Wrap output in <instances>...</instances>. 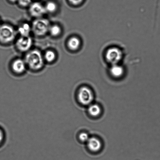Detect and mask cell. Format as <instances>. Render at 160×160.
I'll use <instances>...</instances> for the list:
<instances>
[{
    "label": "cell",
    "mask_w": 160,
    "mask_h": 160,
    "mask_svg": "<svg viewBox=\"0 0 160 160\" xmlns=\"http://www.w3.org/2000/svg\"><path fill=\"white\" fill-rule=\"evenodd\" d=\"M90 137L89 134L85 132H80L78 134L77 137L78 141L82 143H85V142L86 143Z\"/></svg>",
    "instance_id": "obj_15"
},
{
    "label": "cell",
    "mask_w": 160,
    "mask_h": 160,
    "mask_svg": "<svg viewBox=\"0 0 160 160\" xmlns=\"http://www.w3.org/2000/svg\"><path fill=\"white\" fill-rule=\"evenodd\" d=\"M80 45H81V41L77 37H72L68 41V46L71 50H77L79 48Z\"/></svg>",
    "instance_id": "obj_13"
},
{
    "label": "cell",
    "mask_w": 160,
    "mask_h": 160,
    "mask_svg": "<svg viewBox=\"0 0 160 160\" xmlns=\"http://www.w3.org/2000/svg\"><path fill=\"white\" fill-rule=\"evenodd\" d=\"M45 58L46 60L48 62H52L55 59V53L52 51H48L45 53Z\"/></svg>",
    "instance_id": "obj_18"
},
{
    "label": "cell",
    "mask_w": 160,
    "mask_h": 160,
    "mask_svg": "<svg viewBox=\"0 0 160 160\" xmlns=\"http://www.w3.org/2000/svg\"><path fill=\"white\" fill-rule=\"evenodd\" d=\"M86 143L88 148L91 151L97 152L101 149L102 146L101 142L97 137L89 138L88 141Z\"/></svg>",
    "instance_id": "obj_8"
},
{
    "label": "cell",
    "mask_w": 160,
    "mask_h": 160,
    "mask_svg": "<svg viewBox=\"0 0 160 160\" xmlns=\"http://www.w3.org/2000/svg\"><path fill=\"white\" fill-rule=\"evenodd\" d=\"M32 45V40L30 37H22L18 39L16 42L17 48L22 51L29 50Z\"/></svg>",
    "instance_id": "obj_6"
},
{
    "label": "cell",
    "mask_w": 160,
    "mask_h": 160,
    "mask_svg": "<svg viewBox=\"0 0 160 160\" xmlns=\"http://www.w3.org/2000/svg\"><path fill=\"white\" fill-rule=\"evenodd\" d=\"M75 98L78 103L81 106H89L93 101L94 94L90 88L83 86L77 90Z\"/></svg>",
    "instance_id": "obj_1"
},
{
    "label": "cell",
    "mask_w": 160,
    "mask_h": 160,
    "mask_svg": "<svg viewBox=\"0 0 160 160\" xmlns=\"http://www.w3.org/2000/svg\"><path fill=\"white\" fill-rule=\"evenodd\" d=\"M25 61L29 67L34 70H38L41 68L44 64L41 53L37 50L29 52L26 55Z\"/></svg>",
    "instance_id": "obj_2"
},
{
    "label": "cell",
    "mask_w": 160,
    "mask_h": 160,
    "mask_svg": "<svg viewBox=\"0 0 160 160\" xmlns=\"http://www.w3.org/2000/svg\"><path fill=\"white\" fill-rule=\"evenodd\" d=\"M110 72L114 78H118L123 76L124 70L122 66L118 65V64H114L111 66Z\"/></svg>",
    "instance_id": "obj_9"
},
{
    "label": "cell",
    "mask_w": 160,
    "mask_h": 160,
    "mask_svg": "<svg viewBox=\"0 0 160 160\" xmlns=\"http://www.w3.org/2000/svg\"></svg>",
    "instance_id": "obj_22"
},
{
    "label": "cell",
    "mask_w": 160,
    "mask_h": 160,
    "mask_svg": "<svg viewBox=\"0 0 160 160\" xmlns=\"http://www.w3.org/2000/svg\"><path fill=\"white\" fill-rule=\"evenodd\" d=\"M29 11L32 16L36 17H40L46 12L45 6L38 2L34 3L31 4Z\"/></svg>",
    "instance_id": "obj_7"
},
{
    "label": "cell",
    "mask_w": 160,
    "mask_h": 160,
    "mask_svg": "<svg viewBox=\"0 0 160 160\" xmlns=\"http://www.w3.org/2000/svg\"><path fill=\"white\" fill-rule=\"evenodd\" d=\"M9 1L12 3H15L16 2L18 1V0H9Z\"/></svg>",
    "instance_id": "obj_21"
},
{
    "label": "cell",
    "mask_w": 160,
    "mask_h": 160,
    "mask_svg": "<svg viewBox=\"0 0 160 160\" xmlns=\"http://www.w3.org/2000/svg\"><path fill=\"white\" fill-rule=\"evenodd\" d=\"M31 30L32 28L29 24L25 23L18 28V31L22 37H29Z\"/></svg>",
    "instance_id": "obj_12"
},
{
    "label": "cell",
    "mask_w": 160,
    "mask_h": 160,
    "mask_svg": "<svg viewBox=\"0 0 160 160\" xmlns=\"http://www.w3.org/2000/svg\"><path fill=\"white\" fill-rule=\"evenodd\" d=\"M12 69L17 73H23L26 70V64L24 61L21 59H17L12 64Z\"/></svg>",
    "instance_id": "obj_10"
},
{
    "label": "cell",
    "mask_w": 160,
    "mask_h": 160,
    "mask_svg": "<svg viewBox=\"0 0 160 160\" xmlns=\"http://www.w3.org/2000/svg\"><path fill=\"white\" fill-rule=\"evenodd\" d=\"M88 113L92 117H97L101 114L102 110L100 106L97 104L92 103L88 106Z\"/></svg>",
    "instance_id": "obj_11"
},
{
    "label": "cell",
    "mask_w": 160,
    "mask_h": 160,
    "mask_svg": "<svg viewBox=\"0 0 160 160\" xmlns=\"http://www.w3.org/2000/svg\"><path fill=\"white\" fill-rule=\"evenodd\" d=\"M49 22L45 19L39 18L34 20L32 23V30L34 34L38 36H43L49 31Z\"/></svg>",
    "instance_id": "obj_3"
},
{
    "label": "cell",
    "mask_w": 160,
    "mask_h": 160,
    "mask_svg": "<svg viewBox=\"0 0 160 160\" xmlns=\"http://www.w3.org/2000/svg\"><path fill=\"white\" fill-rule=\"evenodd\" d=\"M15 31L13 28L8 25L0 26V41L8 43L15 38Z\"/></svg>",
    "instance_id": "obj_4"
},
{
    "label": "cell",
    "mask_w": 160,
    "mask_h": 160,
    "mask_svg": "<svg viewBox=\"0 0 160 160\" xmlns=\"http://www.w3.org/2000/svg\"><path fill=\"white\" fill-rule=\"evenodd\" d=\"M19 4L22 6H27L31 4V0H18Z\"/></svg>",
    "instance_id": "obj_19"
},
{
    "label": "cell",
    "mask_w": 160,
    "mask_h": 160,
    "mask_svg": "<svg viewBox=\"0 0 160 160\" xmlns=\"http://www.w3.org/2000/svg\"><path fill=\"white\" fill-rule=\"evenodd\" d=\"M45 8L46 12L53 13L55 12L57 6L55 3L50 1L47 3Z\"/></svg>",
    "instance_id": "obj_16"
},
{
    "label": "cell",
    "mask_w": 160,
    "mask_h": 160,
    "mask_svg": "<svg viewBox=\"0 0 160 160\" xmlns=\"http://www.w3.org/2000/svg\"><path fill=\"white\" fill-rule=\"evenodd\" d=\"M7 135L5 130L0 124V149L4 146L6 143Z\"/></svg>",
    "instance_id": "obj_14"
},
{
    "label": "cell",
    "mask_w": 160,
    "mask_h": 160,
    "mask_svg": "<svg viewBox=\"0 0 160 160\" xmlns=\"http://www.w3.org/2000/svg\"><path fill=\"white\" fill-rule=\"evenodd\" d=\"M123 57V54L120 49L116 47L108 49L106 53L107 61L111 65L118 64Z\"/></svg>",
    "instance_id": "obj_5"
},
{
    "label": "cell",
    "mask_w": 160,
    "mask_h": 160,
    "mask_svg": "<svg viewBox=\"0 0 160 160\" xmlns=\"http://www.w3.org/2000/svg\"><path fill=\"white\" fill-rule=\"evenodd\" d=\"M85 0H69L70 3L75 6H78L82 4Z\"/></svg>",
    "instance_id": "obj_20"
},
{
    "label": "cell",
    "mask_w": 160,
    "mask_h": 160,
    "mask_svg": "<svg viewBox=\"0 0 160 160\" xmlns=\"http://www.w3.org/2000/svg\"><path fill=\"white\" fill-rule=\"evenodd\" d=\"M49 31L52 35L56 36L60 34L61 29L60 28L58 25H54L50 27Z\"/></svg>",
    "instance_id": "obj_17"
}]
</instances>
